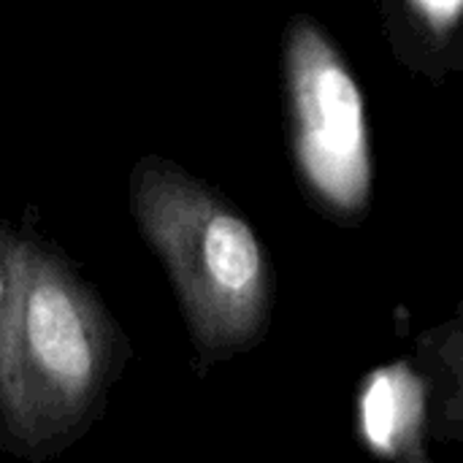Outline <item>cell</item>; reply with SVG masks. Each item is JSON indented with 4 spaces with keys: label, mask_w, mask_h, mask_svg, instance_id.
Wrapping results in <instances>:
<instances>
[{
    "label": "cell",
    "mask_w": 463,
    "mask_h": 463,
    "mask_svg": "<svg viewBox=\"0 0 463 463\" xmlns=\"http://www.w3.org/2000/svg\"><path fill=\"white\" fill-rule=\"evenodd\" d=\"M426 5V11L434 16V19H442V16H456L461 0H420Z\"/></svg>",
    "instance_id": "obj_6"
},
{
    "label": "cell",
    "mask_w": 463,
    "mask_h": 463,
    "mask_svg": "<svg viewBox=\"0 0 463 463\" xmlns=\"http://www.w3.org/2000/svg\"><path fill=\"white\" fill-rule=\"evenodd\" d=\"M290 141L315 201L336 220L355 222L372 201V146L364 95L336 46L296 16L285 35Z\"/></svg>",
    "instance_id": "obj_3"
},
{
    "label": "cell",
    "mask_w": 463,
    "mask_h": 463,
    "mask_svg": "<svg viewBox=\"0 0 463 463\" xmlns=\"http://www.w3.org/2000/svg\"><path fill=\"white\" fill-rule=\"evenodd\" d=\"M133 347L92 285L35 231H16L0 309V453L46 463L106 415Z\"/></svg>",
    "instance_id": "obj_1"
},
{
    "label": "cell",
    "mask_w": 463,
    "mask_h": 463,
    "mask_svg": "<svg viewBox=\"0 0 463 463\" xmlns=\"http://www.w3.org/2000/svg\"><path fill=\"white\" fill-rule=\"evenodd\" d=\"M14 228L0 225V309L8 298V288H11V250H14Z\"/></svg>",
    "instance_id": "obj_5"
},
{
    "label": "cell",
    "mask_w": 463,
    "mask_h": 463,
    "mask_svg": "<svg viewBox=\"0 0 463 463\" xmlns=\"http://www.w3.org/2000/svg\"><path fill=\"white\" fill-rule=\"evenodd\" d=\"M130 209L165 266L201 372L252 353L271 328L277 277L252 225L184 168L144 157Z\"/></svg>",
    "instance_id": "obj_2"
},
{
    "label": "cell",
    "mask_w": 463,
    "mask_h": 463,
    "mask_svg": "<svg viewBox=\"0 0 463 463\" xmlns=\"http://www.w3.org/2000/svg\"><path fill=\"white\" fill-rule=\"evenodd\" d=\"M461 317L418 342V361L372 369L355 391V437L383 463H437L431 442L463 437Z\"/></svg>",
    "instance_id": "obj_4"
}]
</instances>
